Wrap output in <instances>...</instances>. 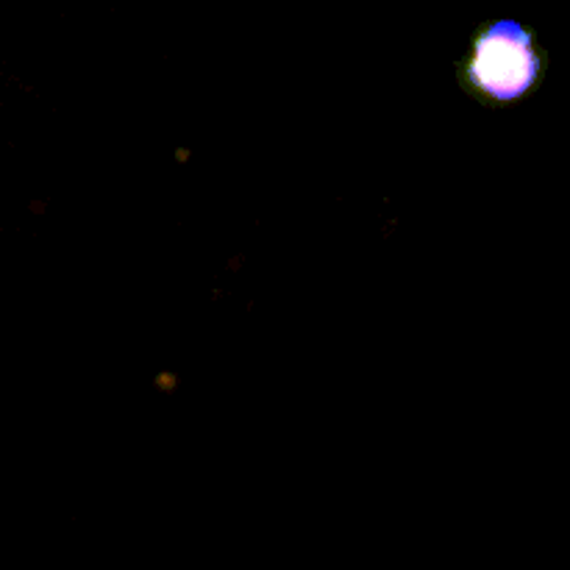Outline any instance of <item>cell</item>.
<instances>
[{"instance_id": "6da1fadb", "label": "cell", "mask_w": 570, "mask_h": 570, "mask_svg": "<svg viewBox=\"0 0 570 570\" xmlns=\"http://www.w3.org/2000/svg\"><path fill=\"white\" fill-rule=\"evenodd\" d=\"M540 72L543 59L532 31L518 20H495L473 39L462 81L488 104L510 106L538 87Z\"/></svg>"}]
</instances>
